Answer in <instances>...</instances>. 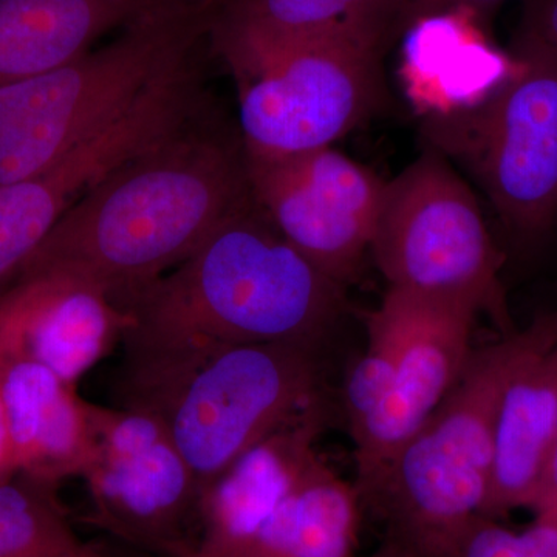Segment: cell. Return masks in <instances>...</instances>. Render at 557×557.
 <instances>
[{
  "label": "cell",
  "mask_w": 557,
  "mask_h": 557,
  "mask_svg": "<svg viewBox=\"0 0 557 557\" xmlns=\"http://www.w3.org/2000/svg\"><path fill=\"white\" fill-rule=\"evenodd\" d=\"M249 200L242 145L188 126L95 183L20 269L83 278L124 311Z\"/></svg>",
  "instance_id": "obj_1"
},
{
  "label": "cell",
  "mask_w": 557,
  "mask_h": 557,
  "mask_svg": "<svg viewBox=\"0 0 557 557\" xmlns=\"http://www.w3.org/2000/svg\"><path fill=\"white\" fill-rule=\"evenodd\" d=\"M348 309L346 285L288 244L255 200L127 304L124 354L189 344L324 347Z\"/></svg>",
  "instance_id": "obj_2"
},
{
  "label": "cell",
  "mask_w": 557,
  "mask_h": 557,
  "mask_svg": "<svg viewBox=\"0 0 557 557\" xmlns=\"http://www.w3.org/2000/svg\"><path fill=\"white\" fill-rule=\"evenodd\" d=\"M321 354L293 343L124 354L119 399L159 418L203 493L242 454L327 397Z\"/></svg>",
  "instance_id": "obj_3"
},
{
  "label": "cell",
  "mask_w": 557,
  "mask_h": 557,
  "mask_svg": "<svg viewBox=\"0 0 557 557\" xmlns=\"http://www.w3.org/2000/svg\"><path fill=\"white\" fill-rule=\"evenodd\" d=\"M556 344L557 310L474 348L448 397L361 496L362 507L386 527V539L420 557H442L483 515L502 395L523 366Z\"/></svg>",
  "instance_id": "obj_4"
},
{
  "label": "cell",
  "mask_w": 557,
  "mask_h": 557,
  "mask_svg": "<svg viewBox=\"0 0 557 557\" xmlns=\"http://www.w3.org/2000/svg\"><path fill=\"white\" fill-rule=\"evenodd\" d=\"M211 22L207 3L145 0L108 46L0 86V188L49 170L119 120L152 84L193 61Z\"/></svg>",
  "instance_id": "obj_5"
},
{
  "label": "cell",
  "mask_w": 557,
  "mask_h": 557,
  "mask_svg": "<svg viewBox=\"0 0 557 557\" xmlns=\"http://www.w3.org/2000/svg\"><path fill=\"white\" fill-rule=\"evenodd\" d=\"M211 35L239 90L242 145L259 153L332 148L384 109V58L322 33L222 24Z\"/></svg>",
  "instance_id": "obj_6"
},
{
  "label": "cell",
  "mask_w": 557,
  "mask_h": 557,
  "mask_svg": "<svg viewBox=\"0 0 557 557\" xmlns=\"http://www.w3.org/2000/svg\"><path fill=\"white\" fill-rule=\"evenodd\" d=\"M511 60L483 100L429 116L423 134L467 168L518 239L534 242L557 222V57L515 39Z\"/></svg>",
  "instance_id": "obj_7"
},
{
  "label": "cell",
  "mask_w": 557,
  "mask_h": 557,
  "mask_svg": "<svg viewBox=\"0 0 557 557\" xmlns=\"http://www.w3.org/2000/svg\"><path fill=\"white\" fill-rule=\"evenodd\" d=\"M370 252L388 287L467 300L502 336L518 330L500 277L504 255L478 197L438 149L428 146L386 182Z\"/></svg>",
  "instance_id": "obj_8"
},
{
  "label": "cell",
  "mask_w": 557,
  "mask_h": 557,
  "mask_svg": "<svg viewBox=\"0 0 557 557\" xmlns=\"http://www.w3.org/2000/svg\"><path fill=\"white\" fill-rule=\"evenodd\" d=\"M94 453L86 480L90 525L163 557L199 544L201 486L159 418L135 408L91 405Z\"/></svg>",
  "instance_id": "obj_9"
},
{
  "label": "cell",
  "mask_w": 557,
  "mask_h": 557,
  "mask_svg": "<svg viewBox=\"0 0 557 557\" xmlns=\"http://www.w3.org/2000/svg\"><path fill=\"white\" fill-rule=\"evenodd\" d=\"M244 161L252 200L277 233L339 284L357 277L386 182L333 146L282 156L244 148Z\"/></svg>",
  "instance_id": "obj_10"
},
{
  "label": "cell",
  "mask_w": 557,
  "mask_h": 557,
  "mask_svg": "<svg viewBox=\"0 0 557 557\" xmlns=\"http://www.w3.org/2000/svg\"><path fill=\"white\" fill-rule=\"evenodd\" d=\"M416 295L408 339L386 397L355 434L359 494L373 487L467 369L479 311L460 299Z\"/></svg>",
  "instance_id": "obj_11"
},
{
  "label": "cell",
  "mask_w": 557,
  "mask_h": 557,
  "mask_svg": "<svg viewBox=\"0 0 557 557\" xmlns=\"http://www.w3.org/2000/svg\"><path fill=\"white\" fill-rule=\"evenodd\" d=\"M0 289V355L30 358L76 383L108 357L131 317L90 282L17 269Z\"/></svg>",
  "instance_id": "obj_12"
},
{
  "label": "cell",
  "mask_w": 557,
  "mask_h": 557,
  "mask_svg": "<svg viewBox=\"0 0 557 557\" xmlns=\"http://www.w3.org/2000/svg\"><path fill=\"white\" fill-rule=\"evenodd\" d=\"M329 420L327 398L318 399L205 487L199 544L186 557H220L245 541L314 463Z\"/></svg>",
  "instance_id": "obj_13"
},
{
  "label": "cell",
  "mask_w": 557,
  "mask_h": 557,
  "mask_svg": "<svg viewBox=\"0 0 557 557\" xmlns=\"http://www.w3.org/2000/svg\"><path fill=\"white\" fill-rule=\"evenodd\" d=\"M0 386L17 474L61 486L81 478L95 446L91 403L30 358L0 355Z\"/></svg>",
  "instance_id": "obj_14"
},
{
  "label": "cell",
  "mask_w": 557,
  "mask_h": 557,
  "mask_svg": "<svg viewBox=\"0 0 557 557\" xmlns=\"http://www.w3.org/2000/svg\"><path fill=\"white\" fill-rule=\"evenodd\" d=\"M557 426V344L509 381L498 406L483 516L533 509Z\"/></svg>",
  "instance_id": "obj_15"
},
{
  "label": "cell",
  "mask_w": 557,
  "mask_h": 557,
  "mask_svg": "<svg viewBox=\"0 0 557 557\" xmlns=\"http://www.w3.org/2000/svg\"><path fill=\"white\" fill-rule=\"evenodd\" d=\"M362 509L358 486L319 456L256 530L220 557H355Z\"/></svg>",
  "instance_id": "obj_16"
},
{
  "label": "cell",
  "mask_w": 557,
  "mask_h": 557,
  "mask_svg": "<svg viewBox=\"0 0 557 557\" xmlns=\"http://www.w3.org/2000/svg\"><path fill=\"white\" fill-rule=\"evenodd\" d=\"M145 0H0V86L89 53L106 33L126 24Z\"/></svg>",
  "instance_id": "obj_17"
},
{
  "label": "cell",
  "mask_w": 557,
  "mask_h": 557,
  "mask_svg": "<svg viewBox=\"0 0 557 557\" xmlns=\"http://www.w3.org/2000/svg\"><path fill=\"white\" fill-rule=\"evenodd\" d=\"M446 0H228L214 20L263 33L338 36L386 58L395 44Z\"/></svg>",
  "instance_id": "obj_18"
},
{
  "label": "cell",
  "mask_w": 557,
  "mask_h": 557,
  "mask_svg": "<svg viewBox=\"0 0 557 557\" xmlns=\"http://www.w3.org/2000/svg\"><path fill=\"white\" fill-rule=\"evenodd\" d=\"M87 185L86 166L62 159L35 177L0 188V281L42 244Z\"/></svg>",
  "instance_id": "obj_19"
},
{
  "label": "cell",
  "mask_w": 557,
  "mask_h": 557,
  "mask_svg": "<svg viewBox=\"0 0 557 557\" xmlns=\"http://www.w3.org/2000/svg\"><path fill=\"white\" fill-rule=\"evenodd\" d=\"M416 310V295L387 287L368 318V343L347 372L343 386V408L351 437L386 397L408 339Z\"/></svg>",
  "instance_id": "obj_20"
},
{
  "label": "cell",
  "mask_w": 557,
  "mask_h": 557,
  "mask_svg": "<svg viewBox=\"0 0 557 557\" xmlns=\"http://www.w3.org/2000/svg\"><path fill=\"white\" fill-rule=\"evenodd\" d=\"M58 493L25 474L0 485V557H58L78 547Z\"/></svg>",
  "instance_id": "obj_21"
},
{
  "label": "cell",
  "mask_w": 557,
  "mask_h": 557,
  "mask_svg": "<svg viewBox=\"0 0 557 557\" xmlns=\"http://www.w3.org/2000/svg\"><path fill=\"white\" fill-rule=\"evenodd\" d=\"M442 557H519V533L480 515L457 534Z\"/></svg>",
  "instance_id": "obj_22"
},
{
  "label": "cell",
  "mask_w": 557,
  "mask_h": 557,
  "mask_svg": "<svg viewBox=\"0 0 557 557\" xmlns=\"http://www.w3.org/2000/svg\"><path fill=\"white\" fill-rule=\"evenodd\" d=\"M515 39L557 57V0H530Z\"/></svg>",
  "instance_id": "obj_23"
},
{
  "label": "cell",
  "mask_w": 557,
  "mask_h": 557,
  "mask_svg": "<svg viewBox=\"0 0 557 557\" xmlns=\"http://www.w3.org/2000/svg\"><path fill=\"white\" fill-rule=\"evenodd\" d=\"M519 557H557V519L536 516L533 525L519 533Z\"/></svg>",
  "instance_id": "obj_24"
},
{
  "label": "cell",
  "mask_w": 557,
  "mask_h": 557,
  "mask_svg": "<svg viewBox=\"0 0 557 557\" xmlns=\"http://www.w3.org/2000/svg\"><path fill=\"white\" fill-rule=\"evenodd\" d=\"M533 511L536 516H557V426Z\"/></svg>",
  "instance_id": "obj_25"
},
{
  "label": "cell",
  "mask_w": 557,
  "mask_h": 557,
  "mask_svg": "<svg viewBox=\"0 0 557 557\" xmlns=\"http://www.w3.org/2000/svg\"><path fill=\"white\" fill-rule=\"evenodd\" d=\"M14 475H17V469L16 465H14L5 403H3L2 386H0V485L9 482Z\"/></svg>",
  "instance_id": "obj_26"
},
{
  "label": "cell",
  "mask_w": 557,
  "mask_h": 557,
  "mask_svg": "<svg viewBox=\"0 0 557 557\" xmlns=\"http://www.w3.org/2000/svg\"><path fill=\"white\" fill-rule=\"evenodd\" d=\"M504 2L505 0H446L448 9L467 13L482 28L491 24L494 14L497 13Z\"/></svg>",
  "instance_id": "obj_27"
},
{
  "label": "cell",
  "mask_w": 557,
  "mask_h": 557,
  "mask_svg": "<svg viewBox=\"0 0 557 557\" xmlns=\"http://www.w3.org/2000/svg\"><path fill=\"white\" fill-rule=\"evenodd\" d=\"M369 557H420L412 549L405 547L397 541L392 539H384L383 545L375 553H372Z\"/></svg>",
  "instance_id": "obj_28"
},
{
  "label": "cell",
  "mask_w": 557,
  "mask_h": 557,
  "mask_svg": "<svg viewBox=\"0 0 557 557\" xmlns=\"http://www.w3.org/2000/svg\"><path fill=\"white\" fill-rule=\"evenodd\" d=\"M58 557H104L98 555L94 549L87 548L86 545L79 544L78 547L69 549V552L62 553Z\"/></svg>",
  "instance_id": "obj_29"
},
{
  "label": "cell",
  "mask_w": 557,
  "mask_h": 557,
  "mask_svg": "<svg viewBox=\"0 0 557 557\" xmlns=\"http://www.w3.org/2000/svg\"><path fill=\"white\" fill-rule=\"evenodd\" d=\"M119 2L137 3L139 0H119Z\"/></svg>",
  "instance_id": "obj_30"
},
{
  "label": "cell",
  "mask_w": 557,
  "mask_h": 557,
  "mask_svg": "<svg viewBox=\"0 0 557 557\" xmlns=\"http://www.w3.org/2000/svg\"><path fill=\"white\" fill-rule=\"evenodd\" d=\"M189 2H196V3H208L209 0H189Z\"/></svg>",
  "instance_id": "obj_31"
},
{
  "label": "cell",
  "mask_w": 557,
  "mask_h": 557,
  "mask_svg": "<svg viewBox=\"0 0 557 557\" xmlns=\"http://www.w3.org/2000/svg\"><path fill=\"white\" fill-rule=\"evenodd\" d=\"M549 518H556L557 519V516H549Z\"/></svg>",
  "instance_id": "obj_32"
},
{
  "label": "cell",
  "mask_w": 557,
  "mask_h": 557,
  "mask_svg": "<svg viewBox=\"0 0 557 557\" xmlns=\"http://www.w3.org/2000/svg\"><path fill=\"white\" fill-rule=\"evenodd\" d=\"M556 225H557V222H556Z\"/></svg>",
  "instance_id": "obj_33"
}]
</instances>
